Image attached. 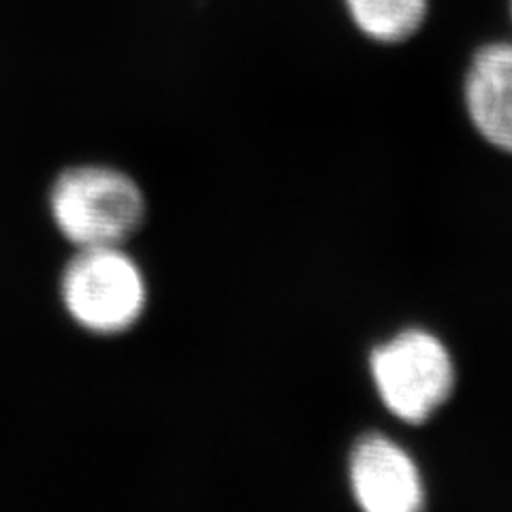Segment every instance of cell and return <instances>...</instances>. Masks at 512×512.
<instances>
[{"label": "cell", "instance_id": "obj_2", "mask_svg": "<svg viewBox=\"0 0 512 512\" xmlns=\"http://www.w3.org/2000/svg\"><path fill=\"white\" fill-rule=\"evenodd\" d=\"M60 297L75 323L96 335L137 325L148 301L139 265L120 246L79 248L60 280Z\"/></svg>", "mask_w": 512, "mask_h": 512}, {"label": "cell", "instance_id": "obj_7", "mask_svg": "<svg viewBox=\"0 0 512 512\" xmlns=\"http://www.w3.org/2000/svg\"><path fill=\"white\" fill-rule=\"evenodd\" d=\"M510 15H512V0H510Z\"/></svg>", "mask_w": 512, "mask_h": 512}, {"label": "cell", "instance_id": "obj_3", "mask_svg": "<svg viewBox=\"0 0 512 512\" xmlns=\"http://www.w3.org/2000/svg\"><path fill=\"white\" fill-rule=\"evenodd\" d=\"M372 376L391 414L406 423H425L451 397L453 361L444 344L427 331H404L376 348Z\"/></svg>", "mask_w": 512, "mask_h": 512}, {"label": "cell", "instance_id": "obj_1", "mask_svg": "<svg viewBox=\"0 0 512 512\" xmlns=\"http://www.w3.org/2000/svg\"><path fill=\"white\" fill-rule=\"evenodd\" d=\"M58 231L77 248H109L128 242L146 220V199L133 178L105 165L60 173L50 190Z\"/></svg>", "mask_w": 512, "mask_h": 512}, {"label": "cell", "instance_id": "obj_5", "mask_svg": "<svg viewBox=\"0 0 512 512\" xmlns=\"http://www.w3.org/2000/svg\"><path fill=\"white\" fill-rule=\"evenodd\" d=\"M466 107L476 131L512 154V43L495 41L474 54L466 75Z\"/></svg>", "mask_w": 512, "mask_h": 512}, {"label": "cell", "instance_id": "obj_6", "mask_svg": "<svg viewBox=\"0 0 512 512\" xmlns=\"http://www.w3.org/2000/svg\"><path fill=\"white\" fill-rule=\"evenodd\" d=\"M352 24L376 43H404L419 32L429 15V0H344Z\"/></svg>", "mask_w": 512, "mask_h": 512}, {"label": "cell", "instance_id": "obj_4", "mask_svg": "<svg viewBox=\"0 0 512 512\" xmlns=\"http://www.w3.org/2000/svg\"><path fill=\"white\" fill-rule=\"evenodd\" d=\"M350 487L367 512H416L425 504V487L410 455L395 442L370 436L350 457Z\"/></svg>", "mask_w": 512, "mask_h": 512}]
</instances>
